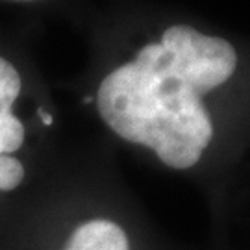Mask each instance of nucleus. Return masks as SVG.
Segmentation results:
<instances>
[{
	"label": "nucleus",
	"mask_w": 250,
	"mask_h": 250,
	"mask_svg": "<svg viewBox=\"0 0 250 250\" xmlns=\"http://www.w3.org/2000/svg\"><path fill=\"white\" fill-rule=\"evenodd\" d=\"M235 65L228 41L174 24L161 43L143 46L104 78L99 111L123 139L152 148L172 169H189L213 137L202 95L228 80Z\"/></svg>",
	"instance_id": "nucleus-1"
},
{
	"label": "nucleus",
	"mask_w": 250,
	"mask_h": 250,
	"mask_svg": "<svg viewBox=\"0 0 250 250\" xmlns=\"http://www.w3.org/2000/svg\"><path fill=\"white\" fill-rule=\"evenodd\" d=\"M65 250H128V237L119 224L95 219L74 230Z\"/></svg>",
	"instance_id": "nucleus-2"
},
{
	"label": "nucleus",
	"mask_w": 250,
	"mask_h": 250,
	"mask_svg": "<svg viewBox=\"0 0 250 250\" xmlns=\"http://www.w3.org/2000/svg\"><path fill=\"white\" fill-rule=\"evenodd\" d=\"M24 178V167L13 156H0V191L15 189Z\"/></svg>",
	"instance_id": "nucleus-3"
},
{
	"label": "nucleus",
	"mask_w": 250,
	"mask_h": 250,
	"mask_svg": "<svg viewBox=\"0 0 250 250\" xmlns=\"http://www.w3.org/2000/svg\"><path fill=\"white\" fill-rule=\"evenodd\" d=\"M37 115L41 117V121H43L45 125H52V121H54L52 115H48V113H46L43 107H39V109H37Z\"/></svg>",
	"instance_id": "nucleus-4"
},
{
	"label": "nucleus",
	"mask_w": 250,
	"mask_h": 250,
	"mask_svg": "<svg viewBox=\"0 0 250 250\" xmlns=\"http://www.w3.org/2000/svg\"><path fill=\"white\" fill-rule=\"evenodd\" d=\"M91 100H93V97H91V95H87V97H85V99H83V102H85V104H89Z\"/></svg>",
	"instance_id": "nucleus-5"
}]
</instances>
